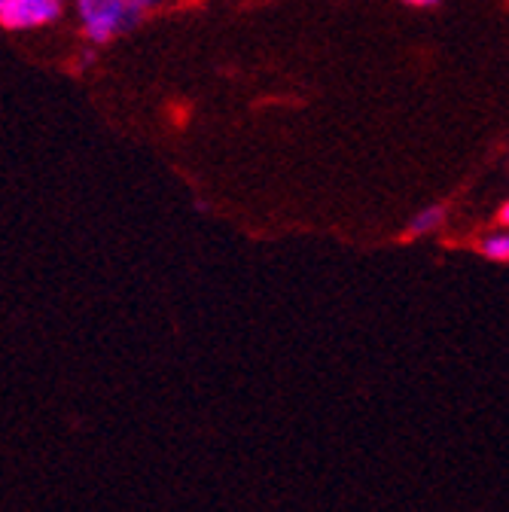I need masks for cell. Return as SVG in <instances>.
Listing matches in <instances>:
<instances>
[{"instance_id": "1", "label": "cell", "mask_w": 509, "mask_h": 512, "mask_svg": "<svg viewBox=\"0 0 509 512\" xmlns=\"http://www.w3.org/2000/svg\"><path fill=\"white\" fill-rule=\"evenodd\" d=\"M129 0H77V10L92 43H107L122 31V13Z\"/></svg>"}, {"instance_id": "2", "label": "cell", "mask_w": 509, "mask_h": 512, "mask_svg": "<svg viewBox=\"0 0 509 512\" xmlns=\"http://www.w3.org/2000/svg\"><path fill=\"white\" fill-rule=\"evenodd\" d=\"M61 16V0H0V22L7 31L49 25Z\"/></svg>"}, {"instance_id": "3", "label": "cell", "mask_w": 509, "mask_h": 512, "mask_svg": "<svg viewBox=\"0 0 509 512\" xmlns=\"http://www.w3.org/2000/svg\"><path fill=\"white\" fill-rule=\"evenodd\" d=\"M442 217H445V208H442V205H427V208H421V211L409 220L406 235H409V238L430 235L433 229H439V226H442Z\"/></svg>"}, {"instance_id": "4", "label": "cell", "mask_w": 509, "mask_h": 512, "mask_svg": "<svg viewBox=\"0 0 509 512\" xmlns=\"http://www.w3.org/2000/svg\"><path fill=\"white\" fill-rule=\"evenodd\" d=\"M479 250L488 256L494 263H509V232H500V235H488Z\"/></svg>"}, {"instance_id": "5", "label": "cell", "mask_w": 509, "mask_h": 512, "mask_svg": "<svg viewBox=\"0 0 509 512\" xmlns=\"http://www.w3.org/2000/svg\"><path fill=\"white\" fill-rule=\"evenodd\" d=\"M141 19H144V13H141L135 4H125V13H122V31H132Z\"/></svg>"}, {"instance_id": "6", "label": "cell", "mask_w": 509, "mask_h": 512, "mask_svg": "<svg viewBox=\"0 0 509 512\" xmlns=\"http://www.w3.org/2000/svg\"><path fill=\"white\" fill-rule=\"evenodd\" d=\"M129 4H135L141 13H147V10H159V7L165 4V0H129Z\"/></svg>"}, {"instance_id": "7", "label": "cell", "mask_w": 509, "mask_h": 512, "mask_svg": "<svg viewBox=\"0 0 509 512\" xmlns=\"http://www.w3.org/2000/svg\"><path fill=\"white\" fill-rule=\"evenodd\" d=\"M406 4H409V7H436L439 0H406Z\"/></svg>"}, {"instance_id": "8", "label": "cell", "mask_w": 509, "mask_h": 512, "mask_svg": "<svg viewBox=\"0 0 509 512\" xmlns=\"http://www.w3.org/2000/svg\"><path fill=\"white\" fill-rule=\"evenodd\" d=\"M497 220H500L503 226H509V202H506V205H500V214H497Z\"/></svg>"}]
</instances>
